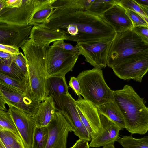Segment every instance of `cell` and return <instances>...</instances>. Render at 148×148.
Here are the masks:
<instances>
[{"mask_svg":"<svg viewBox=\"0 0 148 148\" xmlns=\"http://www.w3.org/2000/svg\"><path fill=\"white\" fill-rule=\"evenodd\" d=\"M46 25L60 29L68 41L77 42L112 40L116 33L101 16L85 10L86 0H55Z\"/></svg>","mask_w":148,"mask_h":148,"instance_id":"obj_1","label":"cell"},{"mask_svg":"<svg viewBox=\"0 0 148 148\" xmlns=\"http://www.w3.org/2000/svg\"><path fill=\"white\" fill-rule=\"evenodd\" d=\"M20 47L24 53L27 68L24 79L25 93L33 100L42 102L47 97L48 47L38 45L31 39L26 40Z\"/></svg>","mask_w":148,"mask_h":148,"instance_id":"obj_2","label":"cell"},{"mask_svg":"<svg viewBox=\"0 0 148 148\" xmlns=\"http://www.w3.org/2000/svg\"><path fill=\"white\" fill-rule=\"evenodd\" d=\"M114 101L123 116L126 129L132 134L143 135L148 131V107L144 99L128 84L113 91Z\"/></svg>","mask_w":148,"mask_h":148,"instance_id":"obj_3","label":"cell"},{"mask_svg":"<svg viewBox=\"0 0 148 148\" xmlns=\"http://www.w3.org/2000/svg\"><path fill=\"white\" fill-rule=\"evenodd\" d=\"M148 52V42L131 29L116 33L109 50L107 65H117L124 59Z\"/></svg>","mask_w":148,"mask_h":148,"instance_id":"obj_4","label":"cell"},{"mask_svg":"<svg viewBox=\"0 0 148 148\" xmlns=\"http://www.w3.org/2000/svg\"><path fill=\"white\" fill-rule=\"evenodd\" d=\"M77 78L85 100L96 107L114 101L113 91L106 82L101 69L83 71Z\"/></svg>","mask_w":148,"mask_h":148,"instance_id":"obj_5","label":"cell"},{"mask_svg":"<svg viewBox=\"0 0 148 148\" xmlns=\"http://www.w3.org/2000/svg\"><path fill=\"white\" fill-rule=\"evenodd\" d=\"M79 51H71L52 45L47 48V61L48 77L65 76L73 70L78 59Z\"/></svg>","mask_w":148,"mask_h":148,"instance_id":"obj_6","label":"cell"},{"mask_svg":"<svg viewBox=\"0 0 148 148\" xmlns=\"http://www.w3.org/2000/svg\"><path fill=\"white\" fill-rule=\"evenodd\" d=\"M112 69L120 79L141 82L148 72V52L126 58Z\"/></svg>","mask_w":148,"mask_h":148,"instance_id":"obj_7","label":"cell"},{"mask_svg":"<svg viewBox=\"0 0 148 148\" xmlns=\"http://www.w3.org/2000/svg\"><path fill=\"white\" fill-rule=\"evenodd\" d=\"M48 0H22L17 7H5L0 10V22L17 25H28L31 18Z\"/></svg>","mask_w":148,"mask_h":148,"instance_id":"obj_8","label":"cell"},{"mask_svg":"<svg viewBox=\"0 0 148 148\" xmlns=\"http://www.w3.org/2000/svg\"><path fill=\"white\" fill-rule=\"evenodd\" d=\"M112 40L77 42L75 46L79 55L94 68L101 69L106 66L107 59Z\"/></svg>","mask_w":148,"mask_h":148,"instance_id":"obj_9","label":"cell"},{"mask_svg":"<svg viewBox=\"0 0 148 148\" xmlns=\"http://www.w3.org/2000/svg\"><path fill=\"white\" fill-rule=\"evenodd\" d=\"M48 139L46 148H66L68 134L72 128L62 113L57 111L47 126Z\"/></svg>","mask_w":148,"mask_h":148,"instance_id":"obj_10","label":"cell"},{"mask_svg":"<svg viewBox=\"0 0 148 148\" xmlns=\"http://www.w3.org/2000/svg\"><path fill=\"white\" fill-rule=\"evenodd\" d=\"M0 95L10 104L33 117L41 102L34 101L23 92L0 81Z\"/></svg>","mask_w":148,"mask_h":148,"instance_id":"obj_11","label":"cell"},{"mask_svg":"<svg viewBox=\"0 0 148 148\" xmlns=\"http://www.w3.org/2000/svg\"><path fill=\"white\" fill-rule=\"evenodd\" d=\"M71 125L74 134L79 139L88 142L92 139L88 131L84 125L76 108V100L69 93L61 98L58 109Z\"/></svg>","mask_w":148,"mask_h":148,"instance_id":"obj_12","label":"cell"},{"mask_svg":"<svg viewBox=\"0 0 148 148\" xmlns=\"http://www.w3.org/2000/svg\"><path fill=\"white\" fill-rule=\"evenodd\" d=\"M8 105L7 111L14 120L25 148H32L34 133L36 127L33 117L14 106Z\"/></svg>","mask_w":148,"mask_h":148,"instance_id":"obj_13","label":"cell"},{"mask_svg":"<svg viewBox=\"0 0 148 148\" xmlns=\"http://www.w3.org/2000/svg\"><path fill=\"white\" fill-rule=\"evenodd\" d=\"M32 26L0 22V44L19 49L28 39Z\"/></svg>","mask_w":148,"mask_h":148,"instance_id":"obj_14","label":"cell"},{"mask_svg":"<svg viewBox=\"0 0 148 148\" xmlns=\"http://www.w3.org/2000/svg\"><path fill=\"white\" fill-rule=\"evenodd\" d=\"M99 115L101 126L97 134L92 138L89 144L90 147L97 148L114 144L120 138L119 127L104 115L100 113Z\"/></svg>","mask_w":148,"mask_h":148,"instance_id":"obj_15","label":"cell"},{"mask_svg":"<svg viewBox=\"0 0 148 148\" xmlns=\"http://www.w3.org/2000/svg\"><path fill=\"white\" fill-rule=\"evenodd\" d=\"M126 11V9L118 3L105 12L101 16L116 33L120 32L131 29L134 27Z\"/></svg>","mask_w":148,"mask_h":148,"instance_id":"obj_16","label":"cell"},{"mask_svg":"<svg viewBox=\"0 0 148 148\" xmlns=\"http://www.w3.org/2000/svg\"><path fill=\"white\" fill-rule=\"evenodd\" d=\"M28 39L48 47L52 42L61 40H67L68 38L60 29L49 25H41L33 27Z\"/></svg>","mask_w":148,"mask_h":148,"instance_id":"obj_17","label":"cell"},{"mask_svg":"<svg viewBox=\"0 0 148 148\" xmlns=\"http://www.w3.org/2000/svg\"><path fill=\"white\" fill-rule=\"evenodd\" d=\"M76 104L80 117L85 119L95 134H97L100 127L101 123L99 113L97 107L82 98H78L76 100Z\"/></svg>","mask_w":148,"mask_h":148,"instance_id":"obj_18","label":"cell"},{"mask_svg":"<svg viewBox=\"0 0 148 148\" xmlns=\"http://www.w3.org/2000/svg\"><path fill=\"white\" fill-rule=\"evenodd\" d=\"M57 111L53 97H47L40 103L38 110L33 117L36 126L47 127Z\"/></svg>","mask_w":148,"mask_h":148,"instance_id":"obj_19","label":"cell"},{"mask_svg":"<svg viewBox=\"0 0 148 148\" xmlns=\"http://www.w3.org/2000/svg\"><path fill=\"white\" fill-rule=\"evenodd\" d=\"M47 97L52 96L58 109L60 107L62 97L69 93V86L65 76H50L47 80Z\"/></svg>","mask_w":148,"mask_h":148,"instance_id":"obj_20","label":"cell"},{"mask_svg":"<svg viewBox=\"0 0 148 148\" xmlns=\"http://www.w3.org/2000/svg\"><path fill=\"white\" fill-rule=\"evenodd\" d=\"M99 113L103 114L117 125L120 130L125 128V121L118 106L114 101L97 106Z\"/></svg>","mask_w":148,"mask_h":148,"instance_id":"obj_21","label":"cell"},{"mask_svg":"<svg viewBox=\"0 0 148 148\" xmlns=\"http://www.w3.org/2000/svg\"><path fill=\"white\" fill-rule=\"evenodd\" d=\"M55 0H48L34 14L30 19L28 25L35 26L45 25L53 9L52 4Z\"/></svg>","mask_w":148,"mask_h":148,"instance_id":"obj_22","label":"cell"},{"mask_svg":"<svg viewBox=\"0 0 148 148\" xmlns=\"http://www.w3.org/2000/svg\"><path fill=\"white\" fill-rule=\"evenodd\" d=\"M0 73L14 78L24 80V75L12 60L0 58Z\"/></svg>","mask_w":148,"mask_h":148,"instance_id":"obj_23","label":"cell"},{"mask_svg":"<svg viewBox=\"0 0 148 148\" xmlns=\"http://www.w3.org/2000/svg\"><path fill=\"white\" fill-rule=\"evenodd\" d=\"M0 140L6 148H25L21 138L8 130L0 129Z\"/></svg>","mask_w":148,"mask_h":148,"instance_id":"obj_24","label":"cell"},{"mask_svg":"<svg viewBox=\"0 0 148 148\" xmlns=\"http://www.w3.org/2000/svg\"><path fill=\"white\" fill-rule=\"evenodd\" d=\"M123 148H148V136L139 138H134L132 135L119 138L117 141Z\"/></svg>","mask_w":148,"mask_h":148,"instance_id":"obj_25","label":"cell"},{"mask_svg":"<svg viewBox=\"0 0 148 148\" xmlns=\"http://www.w3.org/2000/svg\"><path fill=\"white\" fill-rule=\"evenodd\" d=\"M119 1V0H95L87 10L96 15L101 16Z\"/></svg>","mask_w":148,"mask_h":148,"instance_id":"obj_26","label":"cell"},{"mask_svg":"<svg viewBox=\"0 0 148 148\" xmlns=\"http://www.w3.org/2000/svg\"><path fill=\"white\" fill-rule=\"evenodd\" d=\"M48 139L47 127H36L34 133L32 148H46Z\"/></svg>","mask_w":148,"mask_h":148,"instance_id":"obj_27","label":"cell"},{"mask_svg":"<svg viewBox=\"0 0 148 148\" xmlns=\"http://www.w3.org/2000/svg\"><path fill=\"white\" fill-rule=\"evenodd\" d=\"M0 129L9 131L21 137L11 116L8 111L0 110Z\"/></svg>","mask_w":148,"mask_h":148,"instance_id":"obj_28","label":"cell"},{"mask_svg":"<svg viewBox=\"0 0 148 148\" xmlns=\"http://www.w3.org/2000/svg\"><path fill=\"white\" fill-rule=\"evenodd\" d=\"M126 9H129L140 15L148 23V17L140 5L134 0H119L118 3Z\"/></svg>","mask_w":148,"mask_h":148,"instance_id":"obj_29","label":"cell"},{"mask_svg":"<svg viewBox=\"0 0 148 148\" xmlns=\"http://www.w3.org/2000/svg\"><path fill=\"white\" fill-rule=\"evenodd\" d=\"M0 81L25 93V87L24 80L14 78L0 73Z\"/></svg>","mask_w":148,"mask_h":148,"instance_id":"obj_30","label":"cell"},{"mask_svg":"<svg viewBox=\"0 0 148 148\" xmlns=\"http://www.w3.org/2000/svg\"><path fill=\"white\" fill-rule=\"evenodd\" d=\"M126 10V14L132 22L134 27L143 26L148 27V23L140 15L130 10Z\"/></svg>","mask_w":148,"mask_h":148,"instance_id":"obj_31","label":"cell"},{"mask_svg":"<svg viewBox=\"0 0 148 148\" xmlns=\"http://www.w3.org/2000/svg\"><path fill=\"white\" fill-rule=\"evenodd\" d=\"M12 60L16 63L25 77L27 72V68L25 56L21 52H20L18 54L13 55Z\"/></svg>","mask_w":148,"mask_h":148,"instance_id":"obj_32","label":"cell"},{"mask_svg":"<svg viewBox=\"0 0 148 148\" xmlns=\"http://www.w3.org/2000/svg\"><path fill=\"white\" fill-rule=\"evenodd\" d=\"M63 40H59L53 42L52 46L62 48L65 50L71 51H79L78 49L71 44L64 42Z\"/></svg>","mask_w":148,"mask_h":148,"instance_id":"obj_33","label":"cell"},{"mask_svg":"<svg viewBox=\"0 0 148 148\" xmlns=\"http://www.w3.org/2000/svg\"><path fill=\"white\" fill-rule=\"evenodd\" d=\"M69 87L73 90L78 98H82L81 89L77 78L74 76L71 77L69 82Z\"/></svg>","mask_w":148,"mask_h":148,"instance_id":"obj_34","label":"cell"},{"mask_svg":"<svg viewBox=\"0 0 148 148\" xmlns=\"http://www.w3.org/2000/svg\"><path fill=\"white\" fill-rule=\"evenodd\" d=\"M148 42V27L143 26L134 27L131 29Z\"/></svg>","mask_w":148,"mask_h":148,"instance_id":"obj_35","label":"cell"},{"mask_svg":"<svg viewBox=\"0 0 148 148\" xmlns=\"http://www.w3.org/2000/svg\"><path fill=\"white\" fill-rule=\"evenodd\" d=\"M0 51L5 52L12 55L19 53V49L12 46L0 44Z\"/></svg>","mask_w":148,"mask_h":148,"instance_id":"obj_36","label":"cell"},{"mask_svg":"<svg viewBox=\"0 0 148 148\" xmlns=\"http://www.w3.org/2000/svg\"><path fill=\"white\" fill-rule=\"evenodd\" d=\"M88 142L84 140L79 139L70 148H90Z\"/></svg>","mask_w":148,"mask_h":148,"instance_id":"obj_37","label":"cell"},{"mask_svg":"<svg viewBox=\"0 0 148 148\" xmlns=\"http://www.w3.org/2000/svg\"><path fill=\"white\" fill-rule=\"evenodd\" d=\"M22 2V0H6V7H17L21 5Z\"/></svg>","mask_w":148,"mask_h":148,"instance_id":"obj_38","label":"cell"},{"mask_svg":"<svg viewBox=\"0 0 148 148\" xmlns=\"http://www.w3.org/2000/svg\"><path fill=\"white\" fill-rule=\"evenodd\" d=\"M13 55L5 52L0 51V58L2 59L11 60Z\"/></svg>","mask_w":148,"mask_h":148,"instance_id":"obj_39","label":"cell"},{"mask_svg":"<svg viewBox=\"0 0 148 148\" xmlns=\"http://www.w3.org/2000/svg\"><path fill=\"white\" fill-rule=\"evenodd\" d=\"M6 104V103L5 100L0 95V110L7 111L5 106Z\"/></svg>","mask_w":148,"mask_h":148,"instance_id":"obj_40","label":"cell"},{"mask_svg":"<svg viewBox=\"0 0 148 148\" xmlns=\"http://www.w3.org/2000/svg\"><path fill=\"white\" fill-rule=\"evenodd\" d=\"M139 5L148 8V0H134Z\"/></svg>","mask_w":148,"mask_h":148,"instance_id":"obj_41","label":"cell"},{"mask_svg":"<svg viewBox=\"0 0 148 148\" xmlns=\"http://www.w3.org/2000/svg\"><path fill=\"white\" fill-rule=\"evenodd\" d=\"M6 6V0H0V10Z\"/></svg>","mask_w":148,"mask_h":148,"instance_id":"obj_42","label":"cell"},{"mask_svg":"<svg viewBox=\"0 0 148 148\" xmlns=\"http://www.w3.org/2000/svg\"><path fill=\"white\" fill-rule=\"evenodd\" d=\"M148 17V8L144 6L140 5Z\"/></svg>","mask_w":148,"mask_h":148,"instance_id":"obj_43","label":"cell"},{"mask_svg":"<svg viewBox=\"0 0 148 148\" xmlns=\"http://www.w3.org/2000/svg\"><path fill=\"white\" fill-rule=\"evenodd\" d=\"M103 148H115L114 144H109L103 147Z\"/></svg>","mask_w":148,"mask_h":148,"instance_id":"obj_44","label":"cell"},{"mask_svg":"<svg viewBox=\"0 0 148 148\" xmlns=\"http://www.w3.org/2000/svg\"><path fill=\"white\" fill-rule=\"evenodd\" d=\"M0 148H6L2 142L0 140Z\"/></svg>","mask_w":148,"mask_h":148,"instance_id":"obj_45","label":"cell"}]
</instances>
